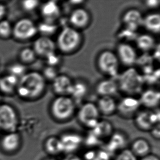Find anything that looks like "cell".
Returning <instances> with one entry per match:
<instances>
[{
  "instance_id": "d590c367",
  "label": "cell",
  "mask_w": 160,
  "mask_h": 160,
  "mask_svg": "<svg viewBox=\"0 0 160 160\" xmlns=\"http://www.w3.org/2000/svg\"><path fill=\"white\" fill-rule=\"evenodd\" d=\"M102 141L98 138L90 131L89 134L85 138H84V143L89 147H97L102 144Z\"/></svg>"
},
{
  "instance_id": "ba28073f",
  "label": "cell",
  "mask_w": 160,
  "mask_h": 160,
  "mask_svg": "<svg viewBox=\"0 0 160 160\" xmlns=\"http://www.w3.org/2000/svg\"><path fill=\"white\" fill-rule=\"evenodd\" d=\"M37 26L31 20L24 18L18 20L12 28V35L15 39L26 41L32 38L36 35Z\"/></svg>"
},
{
  "instance_id": "d6986e66",
  "label": "cell",
  "mask_w": 160,
  "mask_h": 160,
  "mask_svg": "<svg viewBox=\"0 0 160 160\" xmlns=\"http://www.w3.org/2000/svg\"><path fill=\"white\" fill-rule=\"evenodd\" d=\"M138 99L141 106L147 109H156L160 104V92L154 89L145 90L141 92Z\"/></svg>"
},
{
  "instance_id": "9c48e42d",
  "label": "cell",
  "mask_w": 160,
  "mask_h": 160,
  "mask_svg": "<svg viewBox=\"0 0 160 160\" xmlns=\"http://www.w3.org/2000/svg\"><path fill=\"white\" fill-rule=\"evenodd\" d=\"M18 118L15 109L7 104H0V130L9 132H15Z\"/></svg>"
},
{
  "instance_id": "d6a6232c",
  "label": "cell",
  "mask_w": 160,
  "mask_h": 160,
  "mask_svg": "<svg viewBox=\"0 0 160 160\" xmlns=\"http://www.w3.org/2000/svg\"><path fill=\"white\" fill-rule=\"evenodd\" d=\"M42 74L46 81L48 80L52 82L59 74L56 67L47 66L43 69Z\"/></svg>"
},
{
  "instance_id": "cb8c5ba5",
  "label": "cell",
  "mask_w": 160,
  "mask_h": 160,
  "mask_svg": "<svg viewBox=\"0 0 160 160\" xmlns=\"http://www.w3.org/2000/svg\"><path fill=\"white\" fill-rule=\"evenodd\" d=\"M90 131L102 142L107 141L114 131L112 124L107 120H100L97 125Z\"/></svg>"
},
{
  "instance_id": "ffe728a7",
  "label": "cell",
  "mask_w": 160,
  "mask_h": 160,
  "mask_svg": "<svg viewBox=\"0 0 160 160\" xmlns=\"http://www.w3.org/2000/svg\"><path fill=\"white\" fill-rule=\"evenodd\" d=\"M119 87L117 81L113 78H109L101 80L96 87V91L100 97H112L119 91Z\"/></svg>"
},
{
  "instance_id": "74e56055",
  "label": "cell",
  "mask_w": 160,
  "mask_h": 160,
  "mask_svg": "<svg viewBox=\"0 0 160 160\" xmlns=\"http://www.w3.org/2000/svg\"><path fill=\"white\" fill-rule=\"evenodd\" d=\"M39 4V1L36 0H25L22 2V8L27 12H31L35 10Z\"/></svg>"
},
{
  "instance_id": "1f68e13d",
  "label": "cell",
  "mask_w": 160,
  "mask_h": 160,
  "mask_svg": "<svg viewBox=\"0 0 160 160\" xmlns=\"http://www.w3.org/2000/svg\"><path fill=\"white\" fill-rule=\"evenodd\" d=\"M12 35V28L7 20L0 21V37L7 39Z\"/></svg>"
},
{
  "instance_id": "2e32d148",
  "label": "cell",
  "mask_w": 160,
  "mask_h": 160,
  "mask_svg": "<svg viewBox=\"0 0 160 160\" xmlns=\"http://www.w3.org/2000/svg\"><path fill=\"white\" fill-rule=\"evenodd\" d=\"M128 144V138L125 133L117 131H114L112 136L107 141L104 150L109 153L120 152L126 148Z\"/></svg>"
},
{
  "instance_id": "7c38bea8",
  "label": "cell",
  "mask_w": 160,
  "mask_h": 160,
  "mask_svg": "<svg viewBox=\"0 0 160 160\" xmlns=\"http://www.w3.org/2000/svg\"><path fill=\"white\" fill-rule=\"evenodd\" d=\"M120 63L128 67H133L136 64L138 55L134 47L127 42L119 43L115 53Z\"/></svg>"
},
{
  "instance_id": "603a6c76",
  "label": "cell",
  "mask_w": 160,
  "mask_h": 160,
  "mask_svg": "<svg viewBox=\"0 0 160 160\" xmlns=\"http://www.w3.org/2000/svg\"><path fill=\"white\" fill-rule=\"evenodd\" d=\"M130 149L137 158H141L150 154L152 147L147 139L139 138L133 141Z\"/></svg>"
},
{
  "instance_id": "7402d4cb",
  "label": "cell",
  "mask_w": 160,
  "mask_h": 160,
  "mask_svg": "<svg viewBox=\"0 0 160 160\" xmlns=\"http://www.w3.org/2000/svg\"><path fill=\"white\" fill-rule=\"evenodd\" d=\"M100 114L110 116L117 112V102L112 97H100L96 104Z\"/></svg>"
},
{
  "instance_id": "ac0fdd59",
  "label": "cell",
  "mask_w": 160,
  "mask_h": 160,
  "mask_svg": "<svg viewBox=\"0 0 160 160\" xmlns=\"http://www.w3.org/2000/svg\"><path fill=\"white\" fill-rule=\"evenodd\" d=\"M41 14L44 22L56 24V22L60 17V7L55 1H48L42 4Z\"/></svg>"
},
{
  "instance_id": "5bb4252c",
  "label": "cell",
  "mask_w": 160,
  "mask_h": 160,
  "mask_svg": "<svg viewBox=\"0 0 160 160\" xmlns=\"http://www.w3.org/2000/svg\"><path fill=\"white\" fill-rule=\"evenodd\" d=\"M32 49L37 56L46 59L55 53L57 48L55 42L50 37L41 36L34 42Z\"/></svg>"
},
{
  "instance_id": "f546056e",
  "label": "cell",
  "mask_w": 160,
  "mask_h": 160,
  "mask_svg": "<svg viewBox=\"0 0 160 160\" xmlns=\"http://www.w3.org/2000/svg\"><path fill=\"white\" fill-rule=\"evenodd\" d=\"M37 31L41 33V36L50 37L55 33L58 30L56 24H51L43 22L37 26Z\"/></svg>"
},
{
  "instance_id": "83f0119b",
  "label": "cell",
  "mask_w": 160,
  "mask_h": 160,
  "mask_svg": "<svg viewBox=\"0 0 160 160\" xmlns=\"http://www.w3.org/2000/svg\"><path fill=\"white\" fill-rule=\"evenodd\" d=\"M88 92L87 84L82 81L74 82L71 93L69 97L73 100L76 105L84 100Z\"/></svg>"
},
{
  "instance_id": "7bdbcfd3",
  "label": "cell",
  "mask_w": 160,
  "mask_h": 160,
  "mask_svg": "<svg viewBox=\"0 0 160 160\" xmlns=\"http://www.w3.org/2000/svg\"><path fill=\"white\" fill-rule=\"evenodd\" d=\"M140 160H160L158 156L155 154H150L148 155L147 156L143 157L141 158Z\"/></svg>"
},
{
  "instance_id": "5b68a950",
  "label": "cell",
  "mask_w": 160,
  "mask_h": 160,
  "mask_svg": "<svg viewBox=\"0 0 160 160\" xmlns=\"http://www.w3.org/2000/svg\"><path fill=\"white\" fill-rule=\"evenodd\" d=\"M96 64L98 70L109 78H114L118 76L120 62L114 52L108 50L102 51L98 55Z\"/></svg>"
},
{
  "instance_id": "d4e9b609",
  "label": "cell",
  "mask_w": 160,
  "mask_h": 160,
  "mask_svg": "<svg viewBox=\"0 0 160 160\" xmlns=\"http://www.w3.org/2000/svg\"><path fill=\"white\" fill-rule=\"evenodd\" d=\"M45 152L51 157L55 158L63 153V147L59 137L51 136L46 139L44 143Z\"/></svg>"
},
{
  "instance_id": "e0dca14e",
  "label": "cell",
  "mask_w": 160,
  "mask_h": 160,
  "mask_svg": "<svg viewBox=\"0 0 160 160\" xmlns=\"http://www.w3.org/2000/svg\"><path fill=\"white\" fill-rule=\"evenodd\" d=\"M143 17L141 12L135 8L126 11L122 20L125 28L136 32L143 24Z\"/></svg>"
},
{
  "instance_id": "3957f363",
  "label": "cell",
  "mask_w": 160,
  "mask_h": 160,
  "mask_svg": "<svg viewBox=\"0 0 160 160\" xmlns=\"http://www.w3.org/2000/svg\"><path fill=\"white\" fill-rule=\"evenodd\" d=\"M82 36L79 31L66 26L60 31L55 42L56 48L64 54L76 52L82 45Z\"/></svg>"
},
{
  "instance_id": "ee69618b",
  "label": "cell",
  "mask_w": 160,
  "mask_h": 160,
  "mask_svg": "<svg viewBox=\"0 0 160 160\" xmlns=\"http://www.w3.org/2000/svg\"><path fill=\"white\" fill-rule=\"evenodd\" d=\"M6 13V8L4 5L0 4V20L3 18Z\"/></svg>"
},
{
  "instance_id": "60d3db41",
  "label": "cell",
  "mask_w": 160,
  "mask_h": 160,
  "mask_svg": "<svg viewBox=\"0 0 160 160\" xmlns=\"http://www.w3.org/2000/svg\"><path fill=\"white\" fill-rule=\"evenodd\" d=\"M150 133L152 136L156 140H159L160 138V124L155 126L154 128L150 130Z\"/></svg>"
},
{
  "instance_id": "e575fe53",
  "label": "cell",
  "mask_w": 160,
  "mask_h": 160,
  "mask_svg": "<svg viewBox=\"0 0 160 160\" xmlns=\"http://www.w3.org/2000/svg\"><path fill=\"white\" fill-rule=\"evenodd\" d=\"M9 74L13 75L15 76L18 78L20 77V78L22 76L25 74V70L26 68L25 66L20 63H16L14 65H11V66L9 67Z\"/></svg>"
},
{
  "instance_id": "b9f144b4",
  "label": "cell",
  "mask_w": 160,
  "mask_h": 160,
  "mask_svg": "<svg viewBox=\"0 0 160 160\" xmlns=\"http://www.w3.org/2000/svg\"><path fill=\"white\" fill-rule=\"evenodd\" d=\"M62 160H83L80 156L77 155L76 154H66Z\"/></svg>"
},
{
  "instance_id": "836d02e7",
  "label": "cell",
  "mask_w": 160,
  "mask_h": 160,
  "mask_svg": "<svg viewBox=\"0 0 160 160\" xmlns=\"http://www.w3.org/2000/svg\"><path fill=\"white\" fill-rule=\"evenodd\" d=\"M114 160H138L132 152L128 148L119 152L115 156Z\"/></svg>"
},
{
  "instance_id": "f35d334b",
  "label": "cell",
  "mask_w": 160,
  "mask_h": 160,
  "mask_svg": "<svg viewBox=\"0 0 160 160\" xmlns=\"http://www.w3.org/2000/svg\"><path fill=\"white\" fill-rule=\"evenodd\" d=\"M46 61L47 63V66L56 67L60 62V58L58 56L56 52L51 55L48 58H46Z\"/></svg>"
},
{
  "instance_id": "30bf717a",
  "label": "cell",
  "mask_w": 160,
  "mask_h": 160,
  "mask_svg": "<svg viewBox=\"0 0 160 160\" xmlns=\"http://www.w3.org/2000/svg\"><path fill=\"white\" fill-rule=\"evenodd\" d=\"M141 106L138 98L128 96L117 103V112L123 118L131 119L138 112Z\"/></svg>"
},
{
  "instance_id": "484cf974",
  "label": "cell",
  "mask_w": 160,
  "mask_h": 160,
  "mask_svg": "<svg viewBox=\"0 0 160 160\" xmlns=\"http://www.w3.org/2000/svg\"><path fill=\"white\" fill-rule=\"evenodd\" d=\"M137 48L143 52H149L156 46L155 39L152 35L144 33L138 35L135 40Z\"/></svg>"
},
{
  "instance_id": "7a4b0ae2",
  "label": "cell",
  "mask_w": 160,
  "mask_h": 160,
  "mask_svg": "<svg viewBox=\"0 0 160 160\" xmlns=\"http://www.w3.org/2000/svg\"><path fill=\"white\" fill-rule=\"evenodd\" d=\"M119 90L129 96H134L141 94L145 84L142 74L134 67L122 72L117 81Z\"/></svg>"
},
{
  "instance_id": "4316f807",
  "label": "cell",
  "mask_w": 160,
  "mask_h": 160,
  "mask_svg": "<svg viewBox=\"0 0 160 160\" xmlns=\"http://www.w3.org/2000/svg\"><path fill=\"white\" fill-rule=\"evenodd\" d=\"M142 26L150 32L158 34L160 31V15L158 13H150L143 17Z\"/></svg>"
},
{
  "instance_id": "44dd1931",
  "label": "cell",
  "mask_w": 160,
  "mask_h": 160,
  "mask_svg": "<svg viewBox=\"0 0 160 160\" xmlns=\"http://www.w3.org/2000/svg\"><path fill=\"white\" fill-rule=\"evenodd\" d=\"M20 145V136L15 132H9L2 137L1 141L2 150L8 153L16 152L19 149Z\"/></svg>"
},
{
  "instance_id": "52a82bcc",
  "label": "cell",
  "mask_w": 160,
  "mask_h": 160,
  "mask_svg": "<svg viewBox=\"0 0 160 160\" xmlns=\"http://www.w3.org/2000/svg\"><path fill=\"white\" fill-rule=\"evenodd\" d=\"M160 111L147 109L139 111L134 116V123L139 130L144 132L150 131L155 126L160 124Z\"/></svg>"
},
{
  "instance_id": "8d00e7d4",
  "label": "cell",
  "mask_w": 160,
  "mask_h": 160,
  "mask_svg": "<svg viewBox=\"0 0 160 160\" xmlns=\"http://www.w3.org/2000/svg\"><path fill=\"white\" fill-rule=\"evenodd\" d=\"M118 36L121 39H125L126 41H135L138 36L136 32L130 30L126 28H124L122 30H121L119 32Z\"/></svg>"
},
{
  "instance_id": "f6af8a7d",
  "label": "cell",
  "mask_w": 160,
  "mask_h": 160,
  "mask_svg": "<svg viewBox=\"0 0 160 160\" xmlns=\"http://www.w3.org/2000/svg\"><path fill=\"white\" fill-rule=\"evenodd\" d=\"M58 160L56 158H54V157H49V158H44V160Z\"/></svg>"
},
{
  "instance_id": "6da1fadb",
  "label": "cell",
  "mask_w": 160,
  "mask_h": 160,
  "mask_svg": "<svg viewBox=\"0 0 160 160\" xmlns=\"http://www.w3.org/2000/svg\"><path fill=\"white\" fill-rule=\"evenodd\" d=\"M46 81L42 73L38 72L25 73L18 82L15 90L20 98L27 100H36L46 91Z\"/></svg>"
},
{
  "instance_id": "9a60e30c",
  "label": "cell",
  "mask_w": 160,
  "mask_h": 160,
  "mask_svg": "<svg viewBox=\"0 0 160 160\" xmlns=\"http://www.w3.org/2000/svg\"><path fill=\"white\" fill-rule=\"evenodd\" d=\"M73 83L69 76L59 74L52 82V91L57 96H69Z\"/></svg>"
},
{
  "instance_id": "8fae6325",
  "label": "cell",
  "mask_w": 160,
  "mask_h": 160,
  "mask_svg": "<svg viewBox=\"0 0 160 160\" xmlns=\"http://www.w3.org/2000/svg\"><path fill=\"white\" fill-rule=\"evenodd\" d=\"M63 154H76L84 143V137L78 133L65 132L59 137Z\"/></svg>"
},
{
  "instance_id": "8992f818",
  "label": "cell",
  "mask_w": 160,
  "mask_h": 160,
  "mask_svg": "<svg viewBox=\"0 0 160 160\" xmlns=\"http://www.w3.org/2000/svg\"><path fill=\"white\" fill-rule=\"evenodd\" d=\"M100 114L96 104L87 102L82 104L77 112V119L85 128L91 130L100 121Z\"/></svg>"
},
{
  "instance_id": "4fadbf2b",
  "label": "cell",
  "mask_w": 160,
  "mask_h": 160,
  "mask_svg": "<svg viewBox=\"0 0 160 160\" xmlns=\"http://www.w3.org/2000/svg\"><path fill=\"white\" fill-rule=\"evenodd\" d=\"M91 19L90 13L82 7H77L74 9L70 13L68 18L70 26L79 31L88 27L91 22Z\"/></svg>"
},
{
  "instance_id": "f1b7e54d",
  "label": "cell",
  "mask_w": 160,
  "mask_h": 160,
  "mask_svg": "<svg viewBox=\"0 0 160 160\" xmlns=\"http://www.w3.org/2000/svg\"><path fill=\"white\" fill-rule=\"evenodd\" d=\"M19 79L15 76L8 74L0 78V91L6 94H11L15 91Z\"/></svg>"
},
{
  "instance_id": "4dcf8cb0",
  "label": "cell",
  "mask_w": 160,
  "mask_h": 160,
  "mask_svg": "<svg viewBox=\"0 0 160 160\" xmlns=\"http://www.w3.org/2000/svg\"><path fill=\"white\" fill-rule=\"evenodd\" d=\"M37 55L32 48H25L21 50L19 54L20 61L24 64H30L33 62Z\"/></svg>"
},
{
  "instance_id": "ab89813d",
  "label": "cell",
  "mask_w": 160,
  "mask_h": 160,
  "mask_svg": "<svg viewBox=\"0 0 160 160\" xmlns=\"http://www.w3.org/2000/svg\"><path fill=\"white\" fill-rule=\"evenodd\" d=\"M145 5L150 9H156L160 6V1L158 0H148L145 1Z\"/></svg>"
},
{
  "instance_id": "277c9868",
  "label": "cell",
  "mask_w": 160,
  "mask_h": 160,
  "mask_svg": "<svg viewBox=\"0 0 160 160\" xmlns=\"http://www.w3.org/2000/svg\"><path fill=\"white\" fill-rule=\"evenodd\" d=\"M49 111L55 121L65 122L75 114L76 104L69 96H56L50 103Z\"/></svg>"
}]
</instances>
